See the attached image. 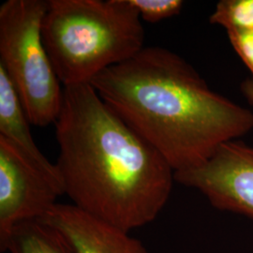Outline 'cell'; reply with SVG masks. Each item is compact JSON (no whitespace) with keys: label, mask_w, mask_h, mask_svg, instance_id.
I'll return each mask as SVG.
<instances>
[{"label":"cell","mask_w":253,"mask_h":253,"mask_svg":"<svg viewBox=\"0 0 253 253\" xmlns=\"http://www.w3.org/2000/svg\"><path fill=\"white\" fill-rule=\"evenodd\" d=\"M57 169L73 205L126 232L156 219L174 171L90 84L64 87L55 123Z\"/></svg>","instance_id":"6da1fadb"},{"label":"cell","mask_w":253,"mask_h":253,"mask_svg":"<svg viewBox=\"0 0 253 253\" xmlns=\"http://www.w3.org/2000/svg\"><path fill=\"white\" fill-rule=\"evenodd\" d=\"M90 84L174 172L206 163L253 129V111L212 90L192 65L163 47H144Z\"/></svg>","instance_id":"7a4b0ae2"},{"label":"cell","mask_w":253,"mask_h":253,"mask_svg":"<svg viewBox=\"0 0 253 253\" xmlns=\"http://www.w3.org/2000/svg\"><path fill=\"white\" fill-rule=\"evenodd\" d=\"M42 38L65 87L90 84L133 57L144 48L145 30L128 0H48Z\"/></svg>","instance_id":"3957f363"},{"label":"cell","mask_w":253,"mask_h":253,"mask_svg":"<svg viewBox=\"0 0 253 253\" xmlns=\"http://www.w3.org/2000/svg\"><path fill=\"white\" fill-rule=\"evenodd\" d=\"M45 0H8L0 6V66L14 85L30 124L55 123L61 88L42 38Z\"/></svg>","instance_id":"277c9868"},{"label":"cell","mask_w":253,"mask_h":253,"mask_svg":"<svg viewBox=\"0 0 253 253\" xmlns=\"http://www.w3.org/2000/svg\"><path fill=\"white\" fill-rule=\"evenodd\" d=\"M63 194L57 166L47 170L37 165L0 136V251L13 227L44 216Z\"/></svg>","instance_id":"5b68a950"},{"label":"cell","mask_w":253,"mask_h":253,"mask_svg":"<svg viewBox=\"0 0 253 253\" xmlns=\"http://www.w3.org/2000/svg\"><path fill=\"white\" fill-rule=\"evenodd\" d=\"M174 180L200 191L213 208L253 221V145L228 142L206 163L174 172Z\"/></svg>","instance_id":"8992f818"},{"label":"cell","mask_w":253,"mask_h":253,"mask_svg":"<svg viewBox=\"0 0 253 253\" xmlns=\"http://www.w3.org/2000/svg\"><path fill=\"white\" fill-rule=\"evenodd\" d=\"M57 229L75 253H148L144 244L120 228L74 205L56 204L38 218Z\"/></svg>","instance_id":"52a82bcc"},{"label":"cell","mask_w":253,"mask_h":253,"mask_svg":"<svg viewBox=\"0 0 253 253\" xmlns=\"http://www.w3.org/2000/svg\"><path fill=\"white\" fill-rule=\"evenodd\" d=\"M29 124L14 85L0 66V136L9 140L30 162L47 170H54L56 164L50 163L38 148Z\"/></svg>","instance_id":"ba28073f"},{"label":"cell","mask_w":253,"mask_h":253,"mask_svg":"<svg viewBox=\"0 0 253 253\" xmlns=\"http://www.w3.org/2000/svg\"><path fill=\"white\" fill-rule=\"evenodd\" d=\"M2 253H75L57 229L41 219L22 221L12 228Z\"/></svg>","instance_id":"9c48e42d"},{"label":"cell","mask_w":253,"mask_h":253,"mask_svg":"<svg viewBox=\"0 0 253 253\" xmlns=\"http://www.w3.org/2000/svg\"><path fill=\"white\" fill-rule=\"evenodd\" d=\"M228 32L253 30V0H221L209 17Z\"/></svg>","instance_id":"30bf717a"},{"label":"cell","mask_w":253,"mask_h":253,"mask_svg":"<svg viewBox=\"0 0 253 253\" xmlns=\"http://www.w3.org/2000/svg\"><path fill=\"white\" fill-rule=\"evenodd\" d=\"M140 17L148 23H158L177 15L184 6L181 0H128Z\"/></svg>","instance_id":"8fae6325"},{"label":"cell","mask_w":253,"mask_h":253,"mask_svg":"<svg viewBox=\"0 0 253 253\" xmlns=\"http://www.w3.org/2000/svg\"><path fill=\"white\" fill-rule=\"evenodd\" d=\"M227 35L235 53L247 66L253 78V30L228 32Z\"/></svg>","instance_id":"7c38bea8"}]
</instances>
